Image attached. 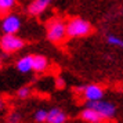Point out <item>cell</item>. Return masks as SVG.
Returning a JSON list of instances; mask_svg holds the SVG:
<instances>
[{"instance_id":"cell-4","label":"cell","mask_w":123,"mask_h":123,"mask_svg":"<svg viewBox=\"0 0 123 123\" xmlns=\"http://www.w3.org/2000/svg\"><path fill=\"white\" fill-rule=\"evenodd\" d=\"M87 106L95 109L104 119H111V117H113L115 116V112H116V108H115L113 104L106 102V101H101V100L89 101L87 102Z\"/></svg>"},{"instance_id":"cell-10","label":"cell","mask_w":123,"mask_h":123,"mask_svg":"<svg viewBox=\"0 0 123 123\" xmlns=\"http://www.w3.org/2000/svg\"><path fill=\"white\" fill-rule=\"evenodd\" d=\"M65 120H67V115L58 108H53L47 113V122L49 123H64Z\"/></svg>"},{"instance_id":"cell-3","label":"cell","mask_w":123,"mask_h":123,"mask_svg":"<svg viewBox=\"0 0 123 123\" xmlns=\"http://www.w3.org/2000/svg\"><path fill=\"white\" fill-rule=\"evenodd\" d=\"M24 47V40L19 39L15 33H6L0 39V49L4 53H15Z\"/></svg>"},{"instance_id":"cell-17","label":"cell","mask_w":123,"mask_h":123,"mask_svg":"<svg viewBox=\"0 0 123 123\" xmlns=\"http://www.w3.org/2000/svg\"><path fill=\"white\" fill-rule=\"evenodd\" d=\"M19 115L18 113H11L10 116H8V122H19Z\"/></svg>"},{"instance_id":"cell-14","label":"cell","mask_w":123,"mask_h":123,"mask_svg":"<svg viewBox=\"0 0 123 123\" xmlns=\"http://www.w3.org/2000/svg\"><path fill=\"white\" fill-rule=\"evenodd\" d=\"M47 113H49V112L44 111V109H39V111L35 113V120L39 122V123L47 122Z\"/></svg>"},{"instance_id":"cell-11","label":"cell","mask_w":123,"mask_h":123,"mask_svg":"<svg viewBox=\"0 0 123 123\" xmlns=\"http://www.w3.org/2000/svg\"><path fill=\"white\" fill-rule=\"evenodd\" d=\"M49 67L47 58L43 55H33V71L36 72H44Z\"/></svg>"},{"instance_id":"cell-2","label":"cell","mask_w":123,"mask_h":123,"mask_svg":"<svg viewBox=\"0 0 123 123\" xmlns=\"http://www.w3.org/2000/svg\"><path fill=\"white\" fill-rule=\"evenodd\" d=\"M67 36V24L61 19H53L47 26V39L53 43H60Z\"/></svg>"},{"instance_id":"cell-19","label":"cell","mask_w":123,"mask_h":123,"mask_svg":"<svg viewBox=\"0 0 123 123\" xmlns=\"http://www.w3.org/2000/svg\"><path fill=\"white\" fill-rule=\"evenodd\" d=\"M0 64H1V60H0Z\"/></svg>"},{"instance_id":"cell-9","label":"cell","mask_w":123,"mask_h":123,"mask_svg":"<svg viewBox=\"0 0 123 123\" xmlns=\"http://www.w3.org/2000/svg\"><path fill=\"white\" fill-rule=\"evenodd\" d=\"M17 69L22 73H28L33 71V55H26L22 57L17 62Z\"/></svg>"},{"instance_id":"cell-15","label":"cell","mask_w":123,"mask_h":123,"mask_svg":"<svg viewBox=\"0 0 123 123\" xmlns=\"http://www.w3.org/2000/svg\"><path fill=\"white\" fill-rule=\"evenodd\" d=\"M29 94H31V90H29V87H22V89H19L17 91V95L19 97V98H28Z\"/></svg>"},{"instance_id":"cell-7","label":"cell","mask_w":123,"mask_h":123,"mask_svg":"<svg viewBox=\"0 0 123 123\" xmlns=\"http://www.w3.org/2000/svg\"><path fill=\"white\" fill-rule=\"evenodd\" d=\"M50 3L51 0H33L28 7V12L31 15H40L42 12H44L47 10Z\"/></svg>"},{"instance_id":"cell-12","label":"cell","mask_w":123,"mask_h":123,"mask_svg":"<svg viewBox=\"0 0 123 123\" xmlns=\"http://www.w3.org/2000/svg\"><path fill=\"white\" fill-rule=\"evenodd\" d=\"M15 4V0H0V15L6 17Z\"/></svg>"},{"instance_id":"cell-1","label":"cell","mask_w":123,"mask_h":123,"mask_svg":"<svg viewBox=\"0 0 123 123\" xmlns=\"http://www.w3.org/2000/svg\"><path fill=\"white\" fill-rule=\"evenodd\" d=\"M91 33V25L82 18H73L67 24V36L83 37Z\"/></svg>"},{"instance_id":"cell-16","label":"cell","mask_w":123,"mask_h":123,"mask_svg":"<svg viewBox=\"0 0 123 123\" xmlns=\"http://www.w3.org/2000/svg\"><path fill=\"white\" fill-rule=\"evenodd\" d=\"M55 86H57V89H64V87H65V82H64V79L57 78L55 79Z\"/></svg>"},{"instance_id":"cell-18","label":"cell","mask_w":123,"mask_h":123,"mask_svg":"<svg viewBox=\"0 0 123 123\" xmlns=\"http://www.w3.org/2000/svg\"><path fill=\"white\" fill-rule=\"evenodd\" d=\"M3 108H4V102H3V101H0V109H3Z\"/></svg>"},{"instance_id":"cell-5","label":"cell","mask_w":123,"mask_h":123,"mask_svg":"<svg viewBox=\"0 0 123 123\" xmlns=\"http://www.w3.org/2000/svg\"><path fill=\"white\" fill-rule=\"evenodd\" d=\"M21 28V21L17 15L12 14H7L6 17L3 18L1 22V29L4 33H17Z\"/></svg>"},{"instance_id":"cell-6","label":"cell","mask_w":123,"mask_h":123,"mask_svg":"<svg viewBox=\"0 0 123 123\" xmlns=\"http://www.w3.org/2000/svg\"><path fill=\"white\" fill-rule=\"evenodd\" d=\"M83 91V97L87 101H95V100H101L104 97V90L101 86L98 84H89L82 89Z\"/></svg>"},{"instance_id":"cell-8","label":"cell","mask_w":123,"mask_h":123,"mask_svg":"<svg viewBox=\"0 0 123 123\" xmlns=\"http://www.w3.org/2000/svg\"><path fill=\"white\" fill-rule=\"evenodd\" d=\"M80 117H82V120L90 122V123H100V122L104 120V117L101 116L95 109L90 108V106H87V109H84V111L80 113Z\"/></svg>"},{"instance_id":"cell-13","label":"cell","mask_w":123,"mask_h":123,"mask_svg":"<svg viewBox=\"0 0 123 123\" xmlns=\"http://www.w3.org/2000/svg\"><path fill=\"white\" fill-rule=\"evenodd\" d=\"M106 42H108L109 44L115 46V47H120V49H123V39L117 37V36L108 35V36H106Z\"/></svg>"}]
</instances>
